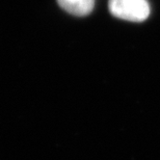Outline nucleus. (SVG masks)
<instances>
[{"instance_id": "f257e3e1", "label": "nucleus", "mask_w": 160, "mask_h": 160, "mask_svg": "<svg viewBox=\"0 0 160 160\" xmlns=\"http://www.w3.org/2000/svg\"><path fill=\"white\" fill-rule=\"evenodd\" d=\"M108 8L113 17L130 22H143L151 12L147 0H109Z\"/></svg>"}, {"instance_id": "f03ea898", "label": "nucleus", "mask_w": 160, "mask_h": 160, "mask_svg": "<svg viewBox=\"0 0 160 160\" xmlns=\"http://www.w3.org/2000/svg\"><path fill=\"white\" fill-rule=\"evenodd\" d=\"M57 3L67 12L77 17L89 15L95 6V0H57Z\"/></svg>"}]
</instances>
